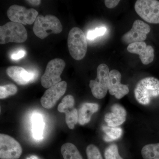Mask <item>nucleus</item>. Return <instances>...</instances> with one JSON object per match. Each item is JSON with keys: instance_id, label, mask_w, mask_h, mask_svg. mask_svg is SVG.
Segmentation results:
<instances>
[{"instance_id": "nucleus-1", "label": "nucleus", "mask_w": 159, "mask_h": 159, "mask_svg": "<svg viewBox=\"0 0 159 159\" xmlns=\"http://www.w3.org/2000/svg\"><path fill=\"white\" fill-rule=\"evenodd\" d=\"M135 97L143 105L149 104L152 99L159 97V80L154 77L141 80L134 89Z\"/></svg>"}, {"instance_id": "nucleus-2", "label": "nucleus", "mask_w": 159, "mask_h": 159, "mask_svg": "<svg viewBox=\"0 0 159 159\" xmlns=\"http://www.w3.org/2000/svg\"><path fill=\"white\" fill-rule=\"evenodd\" d=\"M33 31L37 37L43 39L51 34L61 33L62 26L59 20L54 16L39 15L34 21Z\"/></svg>"}, {"instance_id": "nucleus-3", "label": "nucleus", "mask_w": 159, "mask_h": 159, "mask_svg": "<svg viewBox=\"0 0 159 159\" xmlns=\"http://www.w3.org/2000/svg\"><path fill=\"white\" fill-rule=\"evenodd\" d=\"M68 47L71 56L76 60H82L87 51V42L85 34L81 29L74 27L69 32Z\"/></svg>"}, {"instance_id": "nucleus-4", "label": "nucleus", "mask_w": 159, "mask_h": 159, "mask_svg": "<svg viewBox=\"0 0 159 159\" xmlns=\"http://www.w3.org/2000/svg\"><path fill=\"white\" fill-rule=\"evenodd\" d=\"M28 38L27 30L22 24L9 22L0 27V43H23Z\"/></svg>"}, {"instance_id": "nucleus-5", "label": "nucleus", "mask_w": 159, "mask_h": 159, "mask_svg": "<svg viewBox=\"0 0 159 159\" xmlns=\"http://www.w3.org/2000/svg\"><path fill=\"white\" fill-rule=\"evenodd\" d=\"M65 66L64 61L60 58H55L50 61L41 79L42 85L44 88L48 89L61 82V75Z\"/></svg>"}, {"instance_id": "nucleus-6", "label": "nucleus", "mask_w": 159, "mask_h": 159, "mask_svg": "<svg viewBox=\"0 0 159 159\" xmlns=\"http://www.w3.org/2000/svg\"><path fill=\"white\" fill-rule=\"evenodd\" d=\"M109 70L108 66L101 64L97 69V77L95 80H91L89 87L95 98L102 99L107 93L108 90Z\"/></svg>"}, {"instance_id": "nucleus-7", "label": "nucleus", "mask_w": 159, "mask_h": 159, "mask_svg": "<svg viewBox=\"0 0 159 159\" xmlns=\"http://www.w3.org/2000/svg\"><path fill=\"white\" fill-rule=\"evenodd\" d=\"M135 10L142 19L151 24H159V1L156 0H138Z\"/></svg>"}, {"instance_id": "nucleus-8", "label": "nucleus", "mask_w": 159, "mask_h": 159, "mask_svg": "<svg viewBox=\"0 0 159 159\" xmlns=\"http://www.w3.org/2000/svg\"><path fill=\"white\" fill-rule=\"evenodd\" d=\"M7 14L11 22L30 25L35 21L38 12L34 9H27L24 6L14 5L9 7Z\"/></svg>"}, {"instance_id": "nucleus-9", "label": "nucleus", "mask_w": 159, "mask_h": 159, "mask_svg": "<svg viewBox=\"0 0 159 159\" xmlns=\"http://www.w3.org/2000/svg\"><path fill=\"white\" fill-rule=\"evenodd\" d=\"M22 153V148L14 138L6 134H0V158L18 159Z\"/></svg>"}, {"instance_id": "nucleus-10", "label": "nucleus", "mask_w": 159, "mask_h": 159, "mask_svg": "<svg viewBox=\"0 0 159 159\" xmlns=\"http://www.w3.org/2000/svg\"><path fill=\"white\" fill-rule=\"evenodd\" d=\"M150 26L141 20H136L132 28L122 36V42L125 44L144 41L147 38V34L150 32Z\"/></svg>"}, {"instance_id": "nucleus-11", "label": "nucleus", "mask_w": 159, "mask_h": 159, "mask_svg": "<svg viewBox=\"0 0 159 159\" xmlns=\"http://www.w3.org/2000/svg\"><path fill=\"white\" fill-rule=\"evenodd\" d=\"M67 86L66 82L62 81L48 89L41 98V103L43 107L47 109L53 108L65 93Z\"/></svg>"}, {"instance_id": "nucleus-12", "label": "nucleus", "mask_w": 159, "mask_h": 159, "mask_svg": "<svg viewBox=\"0 0 159 159\" xmlns=\"http://www.w3.org/2000/svg\"><path fill=\"white\" fill-rule=\"evenodd\" d=\"M75 100L72 95H67L58 106L57 110L66 115V122L70 129H74L78 122V112L74 107Z\"/></svg>"}, {"instance_id": "nucleus-13", "label": "nucleus", "mask_w": 159, "mask_h": 159, "mask_svg": "<svg viewBox=\"0 0 159 159\" xmlns=\"http://www.w3.org/2000/svg\"><path fill=\"white\" fill-rule=\"evenodd\" d=\"M122 75L117 70H113L109 75L108 91L111 95L120 99L129 92L128 87L121 83Z\"/></svg>"}, {"instance_id": "nucleus-14", "label": "nucleus", "mask_w": 159, "mask_h": 159, "mask_svg": "<svg viewBox=\"0 0 159 159\" xmlns=\"http://www.w3.org/2000/svg\"><path fill=\"white\" fill-rule=\"evenodd\" d=\"M127 50L129 53L139 55L142 63L145 65L152 62L154 58L153 48L151 46L147 45L144 41L130 44Z\"/></svg>"}, {"instance_id": "nucleus-15", "label": "nucleus", "mask_w": 159, "mask_h": 159, "mask_svg": "<svg viewBox=\"0 0 159 159\" xmlns=\"http://www.w3.org/2000/svg\"><path fill=\"white\" fill-rule=\"evenodd\" d=\"M6 73L11 79L19 85H25L34 81L36 75L28 72L21 67L11 66L6 70Z\"/></svg>"}, {"instance_id": "nucleus-16", "label": "nucleus", "mask_w": 159, "mask_h": 159, "mask_svg": "<svg viewBox=\"0 0 159 159\" xmlns=\"http://www.w3.org/2000/svg\"><path fill=\"white\" fill-rule=\"evenodd\" d=\"M126 117L125 109L119 104H115L111 107V112L106 114L104 120L109 127H116L125 122Z\"/></svg>"}, {"instance_id": "nucleus-17", "label": "nucleus", "mask_w": 159, "mask_h": 159, "mask_svg": "<svg viewBox=\"0 0 159 159\" xmlns=\"http://www.w3.org/2000/svg\"><path fill=\"white\" fill-rule=\"evenodd\" d=\"M99 109L97 103L85 102L82 104L78 111V123L80 125H84L90 121L93 114Z\"/></svg>"}, {"instance_id": "nucleus-18", "label": "nucleus", "mask_w": 159, "mask_h": 159, "mask_svg": "<svg viewBox=\"0 0 159 159\" xmlns=\"http://www.w3.org/2000/svg\"><path fill=\"white\" fill-rule=\"evenodd\" d=\"M32 132L33 137L36 140H40L43 138V132L45 123L42 116L40 114H33L32 116Z\"/></svg>"}, {"instance_id": "nucleus-19", "label": "nucleus", "mask_w": 159, "mask_h": 159, "mask_svg": "<svg viewBox=\"0 0 159 159\" xmlns=\"http://www.w3.org/2000/svg\"><path fill=\"white\" fill-rule=\"evenodd\" d=\"M61 152L64 159H83L79 150L72 143L63 144L61 148Z\"/></svg>"}, {"instance_id": "nucleus-20", "label": "nucleus", "mask_w": 159, "mask_h": 159, "mask_svg": "<svg viewBox=\"0 0 159 159\" xmlns=\"http://www.w3.org/2000/svg\"><path fill=\"white\" fill-rule=\"evenodd\" d=\"M142 155L144 159H159V143L145 145L142 148Z\"/></svg>"}, {"instance_id": "nucleus-21", "label": "nucleus", "mask_w": 159, "mask_h": 159, "mask_svg": "<svg viewBox=\"0 0 159 159\" xmlns=\"http://www.w3.org/2000/svg\"><path fill=\"white\" fill-rule=\"evenodd\" d=\"M102 130L106 135L103 137L104 141L111 142L120 139L122 134V129L119 127H111L109 126H103Z\"/></svg>"}, {"instance_id": "nucleus-22", "label": "nucleus", "mask_w": 159, "mask_h": 159, "mask_svg": "<svg viewBox=\"0 0 159 159\" xmlns=\"http://www.w3.org/2000/svg\"><path fill=\"white\" fill-rule=\"evenodd\" d=\"M17 88L13 84H8L0 87V99H4L16 93Z\"/></svg>"}, {"instance_id": "nucleus-23", "label": "nucleus", "mask_w": 159, "mask_h": 159, "mask_svg": "<svg viewBox=\"0 0 159 159\" xmlns=\"http://www.w3.org/2000/svg\"><path fill=\"white\" fill-rule=\"evenodd\" d=\"M104 156L105 159H123L119 155L118 146L116 144H111L106 148Z\"/></svg>"}, {"instance_id": "nucleus-24", "label": "nucleus", "mask_w": 159, "mask_h": 159, "mask_svg": "<svg viewBox=\"0 0 159 159\" xmlns=\"http://www.w3.org/2000/svg\"><path fill=\"white\" fill-rule=\"evenodd\" d=\"M86 152L88 159H103L99 148L93 144L87 146Z\"/></svg>"}, {"instance_id": "nucleus-25", "label": "nucleus", "mask_w": 159, "mask_h": 159, "mask_svg": "<svg viewBox=\"0 0 159 159\" xmlns=\"http://www.w3.org/2000/svg\"><path fill=\"white\" fill-rule=\"evenodd\" d=\"M107 29L105 27L97 28L94 30H90L88 32L87 37L88 39L93 40L99 36L104 35L106 32Z\"/></svg>"}, {"instance_id": "nucleus-26", "label": "nucleus", "mask_w": 159, "mask_h": 159, "mask_svg": "<svg viewBox=\"0 0 159 159\" xmlns=\"http://www.w3.org/2000/svg\"><path fill=\"white\" fill-rule=\"evenodd\" d=\"M120 1L119 0H106L104 3L108 9H113L118 6Z\"/></svg>"}, {"instance_id": "nucleus-27", "label": "nucleus", "mask_w": 159, "mask_h": 159, "mask_svg": "<svg viewBox=\"0 0 159 159\" xmlns=\"http://www.w3.org/2000/svg\"><path fill=\"white\" fill-rule=\"evenodd\" d=\"M26 54V52L25 51L21 50L19 51L16 53H15L14 54L11 55V59L15 60H17L20 59L22 58L25 56Z\"/></svg>"}, {"instance_id": "nucleus-28", "label": "nucleus", "mask_w": 159, "mask_h": 159, "mask_svg": "<svg viewBox=\"0 0 159 159\" xmlns=\"http://www.w3.org/2000/svg\"><path fill=\"white\" fill-rule=\"evenodd\" d=\"M27 2L34 6H38L40 4L41 1L40 0H33V1L31 0V1H27Z\"/></svg>"}]
</instances>
